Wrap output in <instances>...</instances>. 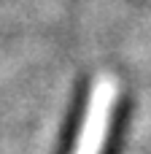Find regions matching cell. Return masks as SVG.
<instances>
[{"label": "cell", "mask_w": 151, "mask_h": 154, "mask_svg": "<svg viewBox=\"0 0 151 154\" xmlns=\"http://www.w3.org/2000/svg\"><path fill=\"white\" fill-rule=\"evenodd\" d=\"M105 111H108V103H105V89H103V92H97L92 97V108H89V116H86V125H84V133H81V143H78L76 154H97L100 152L103 133H105Z\"/></svg>", "instance_id": "cell-1"}]
</instances>
